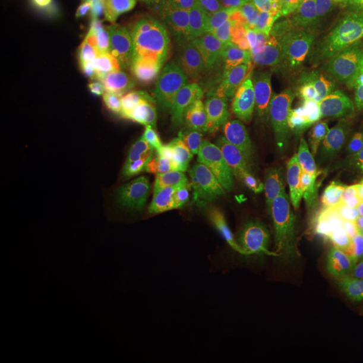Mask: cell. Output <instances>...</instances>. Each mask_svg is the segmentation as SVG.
<instances>
[{
    "label": "cell",
    "instance_id": "6da1fadb",
    "mask_svg": "<svg viewBox=\"0 0 363 363\" xmlns=\"http://www.w3.org/2000/svg\"><path fill=\"white\" fill-rule=\"evenodd\" d=\"M277 188L286 212L289 238L298 245L327 218L363 208L355 184L329 157L298 162Z\"/></svg>",
    "mask_w": 363,
    "mask_h": 363
},
{
    "label": "cell",
    "instance_id": "7a4b0ae2",
    "mask_svg": "<svg viewBox=\"0 0 363 363\" xmlns=\"http://www.w3.org/2000/svg\"><path fill=\"white\" fill-rule=\"evenodd\" d=\"M264 99L279 107L286 142L297 162L327 157L329 109L323 87L315 85L295 57H277Z\"/></svg>",
    "mask_w": 363,
    "mask_h": 363
},
{
    "label": "cell",
    "instance_id": "3957f363",
    "mask_svg": "<svg viewBox=\"0 0 363 363\" xmlns=\"http://www.w3.org/2000/svg\"><path fill=\"white\" fill-rule=\"evenodd\" d=\"M321 87L329 109L327 157L350 176L363 202V77L337 73Z\"/></svg>",
    "mask_w": 363,
    "mask_h": 363
},
{
    "label": "cell",
    "instance_id": "277c9868",
    "mask_svg": "<svg viewBox=\"0 0 363 363\" xmlns=\"http://www.w3.org/2000/svg\"><path fill=\"white\" fill-rule=\"evenodd\" d=\"M297 164L283 130L262 109H257L234 152L238 194L279 186Z\"/></svg>",
    "mask_w": 363,
    "mask_h": 363
},
{
    "label": "cell",
    "instance_id": "5b68a950",
    "mask_svg": "<svg viewBox=\"0 0 363 363\" xmlns=\"http://www.w3.org/2000/svg\"><path fill=\"white\" fill-rule=\"evenodd\" d=\"M315 271L363 289V212H341L321 222L301 242Z\"/></svg>",
    "mask_w": 363,
    "mask_h": 363
},
{
    "label": "cell",
    "instance_id": "8992f818",
    "mask_svg": "<svg viewBox=\"0 0 363 363\" xmlns=\"http://www.w3.org/2000/svg\"><path fill=\"white\" fill-rule=\"evenodd\" d=\"M315 57L331 69H343L363 45V0L313 2Z\"/></svg>",
    "mask_w": 363,
    "mask_h": 363
},
{
    "label": "cell",
    "instance_id": "52a82bcc",
    "mask_svg": "<svg viewBox=\"0 0 363 363\" xmlns=\"http://www.w3.org/2000/svg\"><path fill=\"white\" fill-rule=\"evenodd\" d=\"M307 289L319 321L339 337L359 343L363 337V289L319 272Z\"/></svg>",
    "mask_w": 363,
    "mask_h": 363
},
{
    "label": "cell",
    "instance_id": "ba28073f",
    "mask_svg": "<svg viewBox=\"0 0 363 363\" xmlns=\"http://www.w3.org/2000/svg\"><path fill=\"white\" fill-rule=\"evenodd\" d=\"M271 26L274 57H295L309 40L313 43V2H277Z\"/></svg>",
    "mask_w": 363,
    "mask_h": 363
},
{
    "label": "cell",
    "instance_id": "9c48e42d",
    "mask_svg": "<svg viewBox=\"0 0 363 363\" xmlns=\"http://www.w3.org/2000/svg\"><path fill=\"white\" fill-rule=\"evenodd\" d=\"M240 200L250 222L259 230L271 234L272 238H289L286 212L277 186L245 192L240 194Z\"/></svg>",
    "mask_w": 363,
    "mask_h": 363
},
{
    "label": "cell",
    "instance_id": "30bf717a",
    "mask_svg": "<svg viewBox=\"0 0 363 363\" xmlns=\"http://www.w3.org/2000/svg\"><path fill=\"white\" fill-rule=\"evenodd\" d=\"M264 262L271 274L283 285L303 286L309 285L315 277V264L305 248L297 245H285V247L271 248L264 255Z\"/></svg>",
    "mask_w": 363,
    "mask_h": 363
},
{
    "label": "cell",
    "instance_id": "8fae6325",
    "mask_svg": "<svg viewBox=\"0 0 363 363\" xmlns=\"http://www.w3.org/2000/svg\"><path fill=\"white\" fill-rule=\"evenodd\" d=\"M272 16H274L272 4H255L247 9L234 21L233 28L228 33V39H226L228 52L242 55V52L252 51L272 26Z\"/></svg>",
    "mask_w": 363,
    "mask_h": 363
},
{
    "label": "cell",
    "instance_id": "7c38bea8",
    "mask_svg": "<svg viewBox=\"0 0 363 363\" xmlns=\"http://www.w3.org/2000/svg\"><path fill=\"white\" fill-rule=\"evenodd\" d=\"M99 9L119 23H133L150 13L156 0H97Z\"/></svg>",
    "mask_w": 363,
    "mask_h": 363
},
{
    "label": "cell",
    "instance_id": "4fadbf2b",
    "mask_svg": "<svg viewBox=\"0 0 363 363\" xmlns=\"http://www.w3.org/2000/svg\"><path fill=\"white\" fill-rule=\"evenodd\" d=\"M255 4H277V2H315V0H252Z\"/></svg>",
    "mask_w": 363,
    "mask_h": 363
},
{
    "label": "cell",
    "instance_id": "5bb4252c",
    "mask_svg": "<svg viewBox=\"0 0 363 363\" xmlns=\"http://www.w3.org/2000/svg\"><path fill=\"white\" fill-rule=\"evenodd\" d=\"M359 345H362V347H363V337H362V341H359Z\"/></svg>",
    "mask_w": 363,
    "mask_h": 363
}]
</instances>
